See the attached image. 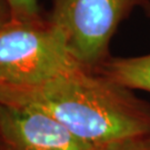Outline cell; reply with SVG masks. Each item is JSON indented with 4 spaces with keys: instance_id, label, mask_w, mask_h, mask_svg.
Here are the masks:
<instances>
[{
    "instance_id": "6da1fadb",
    "label": "cell",
    "mask_w": 150,
    "mask_h": 150,
    "mask_svg": "<svg viewBox=\"0 0 150 150\" xmlns=\"http://www.w3.org/2000/svg\"><path fill=\"white\" fill-rule=\"evenodd\" d=\"M0 103L40 109L93 147L150 132L148 102L82 66L37 86H0Z\"/></svg>"
},
{
    "instance_id": "7a4b0ae2",
    "label": "cell",
    "mask_w": 150,
    "mask_h": 150,
    "mask_svg": "<svg viewBox=\"0 0 150 150\" xmlns=\"http://www.w3.org/2000/svg\"><path fill=\"white\" fill-rule=\"evenodd\" d=\"M80 66L50 20L11 19L0 27V86H37Z\"/></svg>"
},
{
    "instance_id": "3957f363",
    "label": "cell",
    "mask_w": 150,
    "mask_h": 150,
    "mask_svg": "<svg viewBox=\"0 0 150 150\" xmlns=\"http://www.w3.org/2000/svg\"><path fill=\"white\" fill-rule=\"evenodd\" d=\"M150 0H54L50 21L64 33L70 52L95 70L109 56V43L120 22Z\"/></svg>"
},
{
    "instance_id": "277c9868",
    "label": "cell",
    "mask_w": 150,
    "mask_h": 150,
    "mask_svg": "<svg viewBox=\"0 0 150 150\" xmlns=\"http://www.w3.org/2000/svg\"><path fill=\"white\" fill-rule=\"evenodd\" d=\"M40 109L0 103V150H96Z\"/></svg>"
},
{
    "instance_id": "5b68a950",
    "label": "cell",
    "mask_w": 150,
    "mask_h": 150,
    "mask_svg": "<svg viewBox=\"0 0 150 150\" xmlns=\"http://www.w3.org/2000/svg\"><path fill=\"white\" fill-rule=\"evenodd\" d=\"M95 71L131 90L150 92V54L139 57H108Z\"/></svg>"
},
{
    "instance_id": "8992f818",
    "label": "cell",
    "mask_w": 150,
    "mask_h": 150,
    "mask_svg": "<svg viewBox=\"0 0 150 150\" xmlns=\"http://www.w3.org/2000/svg\"><path fill=\"white\" fill-rule=\"evenodd\" d=\"M12 20L28 21L41 19L37 0H6Z\"/></svg>"
},
{
    "instance_id": "52a82bcc",
    "label": "cell",
    "mask_w": 150,
    "mask_h": 150,
    "mask_svg": "<svg viewBox=\"0 0 150 150\" xmlns=\"http://www.w3.org/2000/svg\"><path fill=\"white\" fill-rule=\"evenodd\" d=\"M96 150H150V132L128 137L102 147H97Z\"/></svg>"
},
{
    "instance_id": "ba28073f",
    "label": "cell",
    "mask_w": 150,
    "mask_h": 150,
    "mask_svg": "<svg viewBox=\"0 0 150 150\" xmlns=\"http://www.w3.org/2000/svg\"><path fill=\"white\" fill-rule=\"evenodd\" d=\"M11 20V13L6 0H0V27Z\"/></svg>"
},
{
    "instance_id": "9c48e42d",
    "label": "cell",
    "mask_w": 150,
    "mask_h": 150,
    "mask_svg": "<svg viewBox=\"0 0 150 150\" xmlns=\"http://www.w3.org/2000/svg\"><path fill=\"white\" fill-rule=\"evenodd\" d=\"M144 8H145V10H146V13H147V15H148V17L150 18V2L147 6H145Z\"/></svg>"
}]
</instances>
